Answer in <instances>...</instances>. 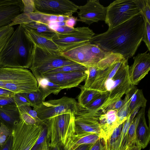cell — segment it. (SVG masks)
<instances>
[{
	"instance_id": "6da1fadb",
	"label": "cell",
	"mask_w": 150,
	"mask_h": 150,
	"mask_svg": "<svg viewBox=\"0 0 150 150\" xmlns=\"http://www.w3.org/2000/svg\"><path fill=\"white\" fill-rule=\"evenodd\" d=\"M144 26L141 13L103 33L94 35L91 44L104 52L118 54L128 59L135 54L142 41Z\"/></svg>"
},
{
	"instance_id": "7a4b0ae2",
	"label": "cell",
	"mask_w": 150,
	"mask_h": 150,
	"mask_svg": "<svg viewBox=\"0 0 150 150\" xmlns=\"http://www.w3.org/2000/svg\"><path fill=\"white\" fill-rule=\"evenodd\" d=\"M34 45L19 25L0 53V67L30 68Z\"/></svg>"
},
{
	"instance_id": "3957f363",
	"label": "cell",
	"mask_w": 150,
	"mask_h": 150,
	"mask_svg": "<svg viewBox=\"0 0 150 150\" xmlns=\"http://www.w3.org/2000/svg\"><path fill=\"white\" fill-rule=\"evenodd\" d=\"M45 122L49 147L51 148L57 145L64 147L75 134V115L73 113L57 115Z\"/></svg>"
},
{
	"instance_id": "277c9868",
	"label": "cell",
	"mask_w": 150,
	"mask_h": 150,
	"mask_svg": "<svg viewBox=\"0 0 150 150\" xmlns=\"http://www.w3.org/2000/svg\"><path fill=\"white\" fill-rule=\"evenodd\" d=\"M38 82L26 69L0 67V88L14 93L36 91Z\"/></svg>"
},
{
	"instance_id": "5b68a950",
	"label": "cell",
	"mask_w": 150,
	"mask_h": 150,
	"mask_svg": "<svg viewBox=\"0 0 150 150\" xmlns=\"http://www.w3.org/2000/svg\"><path fill=\"white\" fill-rule=\"evenodd\" d=\"M77 63L67 58L59 52H54L34 45L32 63L30 69L37 81L47 72L64 66Z\"/></svg>"
},
{
	"instance_id": "8992f818",
	"label": "cell",
	"mask_w": 150,
	"mask_h": 150,
	"mask_svg": "<svg viewBox=\"0 0 150 150\" xmlns=\"http://www.w3.org/2000/svg\"><path fill=\"white\" fill-rule=\"evenodd\" d=\"M106 24L110 30L141 13L134 0H116L106 7Z\"/></svg>"
},
{
	"instance_id": "52a82bcc",
	"label": "cell",
	"mask_w": 150,
	"mask_h": 150,
	"mask_svg": "<svg viewBox=\"0 0 150 150\" xmlns=\"http://www.w3.org/2000/svg\"><path fill=\"white\" fill-rule=\"evenodd\" d=\"M43 127L41 125L28 124L21 119L12 130L11 150H31Z\"/></svg>"
},
{
	"instance_id": "ba28073f",
	"label": "cell",
	"mask_w": 150,
	"mask_h": 150,
	"mask_svg": "<svg viewBox=\"0 0 150 150\" xmlns=\"http://www.w3.org/2000/svg\"><path fill=\"white\" fill-rule=\"evenodd\" d=\"M33 109L36 112L39 118L44 122L50 117L63 113L72 112L75 115L80 110L75 99L65 96L44 101L40 107Z\"/></svg>"
},
{
	"instance_id": "9c48e42d",
	"label": "cell",
	"mask_w": 150,
	"mask_h": 150,
	"mask_svg": "<svg viewBox=\"0 0 150 150\" xmlns=\"http://www.w3.org/2000/svg\"><path fill=\"white\" fill-rule=\"evenodd\" d=\"M61 53L69 59L87 68L95 66L107 54L97 45L91 42Z\"/></svg>"
},
{
	"instance_id": "30bf717a",
	"label": "cell",
	"mask_w": 150,
	"mask_h": 150,
	"mask_svg": "<svg viewBox=\"0 0 150 150\" xmlns=\"http://www.w3.org/2000/svg\"><path fill=\"white\" fill-rule=\"evenodd\" d=\"M95 33L88 27H77L74 33L68 34L57 33L52 41L59 47L61 53L72 48L90 42Z\"/></svg>"
},
{
	"instance_id": "8fae6325",
	"label": "cell",
	"mask_w": 150,
	"mask_h": 150,
	"mask_svg": "<svg viewBox=\"0 0 150 150\" xmlns=\"http://www.w3.org/2000/svg\"><path fill=\"white\" fill-rule=\"evenodd\" d=\"M111 81L112 87L109 91L107 100L99 109L103 113L108 106L121 99L133 86L130 81L128 72L123 69H119Z\"/></svg>"
},
{
	"instance_id": "7c38bea8",
	"label": "cell",
	"mask_w": 150,
	"mask_h": 150,
	"mask_svg": "<svg viewBox=\"0 0 150 150\" xmlns=\"http://www.w3.org/2000/svg\"><path fill=\"white\" fill-rule=\"evenodd\" d=\"M35 11L54 16H72L79 6L69 0H34Z\"/></svg>"
},
{
	"instance_id": "4fadbf2b",
	"label": "cell",
	"mask_w": 150,
	"mask_h": 150,
	"mask_svg": "<svg viewBox=\"0 0 150 150\" xmlns=\"http://www.w3.org/2000/svg\"><path fill=\"white\" fill-rule=\"evenodd\" d=\"M101 110L93 112L85 109H80L75 115V134L84 135L100 134L99 118Z\"/></svg>"
},
{
	"instance_id": "5bb4252c",
	"label": "cell",
	"mask_w": 150,
	"mask_h": 150,
	"mask_svg": "<svg viewBox=\"0 0 150 150\" xmlns=\"http://www.w3.org/2000/svg\"><path fill=\"white\" fill-rule=\"evenodd\" d=\"M77 21L88 25L99 21H105L106 8L98 0H89L83 6H79Z\"/></svg>"
},
{
	"instance_id": "9a60e30c",
	"label": "cell",
	"mask_w": 150,
	"mask_h": 150,
	"mask_svg": "<svg viewBox=\"0 0 150 150\" xmlns=\"http://www.w3.org/2000/svg\"><path fill=\"white\" fill-rule=\"evenodd\" d=\"M88 74V71L46 73L42 78L56 84L62 90L77 86L85 80Z\"/></svg>"
},
{
	"instance_id": "2e32d148",
	"label": "cell",
	"mask_w": 150,
	"mask_h": 150,
	"mask_svg": "<svg viewBox=\"0 0 150 150\" xmlns=\"http://www.w3.org/2000/svg\"><path fill=\"white\" fill-rule=\"evenodd\" d=\"M134 62L129 67V78L132 85H137L150 70V54L147 51L138 54L133 57Z\"/></svg>"
},
{
	"instance_id": "e0dca14e",
	"label": "cell",
	"mask_w": 150,
	"mask_h": 150,
	"mask_svg": "<svg viewBox=\"0 0 150 150\" xmlns=\"http://www.w3.org/2000/svg\"><path fill=\"white\" fill-rule=\"evenodd\" d=\"M116 110H110L100 115L99 122L100 136L105 142L111 135L114 129L121 124L118 119Z\"/></svg>"
},
{
	"instance_id": "ac0fdd59",
	"label": "cell",
	"mask_w": 150,
	"mask_h": 150,
	"mask_svg": "<svg viewBox=\"0 0 150 150\" xmlns=\"http://www.w3.org/2000/svg\"><path fill=\"white\" fill-rule=\"evenodd\" d=\"M125 60V58L122 59L104 70H99L94 81L89 89L101 92L107 91L106 86L107 81L113 77Z\"/></svg>"
},
{
	"instance_id": "d6986e66",
	"label": "cell",
	"mask_w": 150,
	"mask_h": 150,
	"mask_svg": "<svg viewBox=\"0 0 150 150\" xmlns=\"http://www.w3.org/2000/svg\"><path fill=\"white\" fill-rule=\"evenodd\" d=\"M56 20L55 16L47 15L37 11L30 13L23 12L18 15L9 25L13 26L16 25L25 24L34 22H37L49 25Z\"/></svg>"
},
{
	"instance_id": "ffe728a7",
	"label": "cell",
	"mask_w": 150,
	"mask_h": 150,
	"mask_svg": "<svg viewBox=\"0 0 150 150\" xmlns=\"http://www.w3.org/2000/svg\"><path fill=\"white\" fill-rule=\"evenodd\" d=\"M23 10L22 0L17 3L0 6V28L8 25Z\"/></svg>"
},
{
	"instance_id": "44dd1931",
	"label": "cell",
	"mask_w": 150,
	"mask_h": 150,
	"mask_svg": "<svg viewBox=\"0 0 150 150\" xmlns=\"http://www.w3.org/2000/svg\"><path fill=\"white\" fill-rule=\"evenodd\" d=\"M21 120L16 105L0 106V121L12 131Z\"/></svg>"
},
{
	"instance_id": "7402d4cb",
	"label": "cell",
	"mask_w": 150,
	"mask_h": 150,
	"mask_svg": "<svg viewBox=\"0 0 150 150\" xmlns=\"http://www.w3.org/2000/svg\"><path fill=\"white\" fill-rule=\"evenodd\" d=\"M135 136L136 144L139 146L141 149L146 147L150 139V129L147 125L145 112L142 116L138 123Z\"/></svg>"
},
{
	"instance_id": "603a6c76",
	"label": "cell",
	"mask_w": 150,
	"mask_h": 150,
	"mask_svg": "<svg viewBox=\"0 0 150 150\" xmlns=\"http://www.w3.org/2000/svg\"><path fill=\"white\" fill-rule=\"evenodd\" d=\"M101 138L99 134H91L84 135L75 134L63 147L64 150H74L82 145L93 144Z\"/></svg>"
},
{
	"instance_id": "cb8c5ba5",
	"label": "cell",
	"mask_w": 150,
	"mask_h": 150,
	"mask_svg": "<svg viewBox=\"0 0 150 150\" xmlns=\"http://www.w3.org/2000/svg\"><path fill=\"white\" fill-rule=\"evenodd\" d=\"M22 26L26 35L34 45L49 51L60 52L59 47L52 40L39 35L27 27Z\"/></svg>"
},
{
	"instance_id": "d4e9b609",
	"label": "cell",
	"mask_w": 150,
	"mask_h": 150,
	"mask_svg": "<svg viewBox=\"0 0 150 150\" xmlns=\"http://www.w3.org/2000/svg\"><path fill=\"white\" fill-rule=\"evenodd\" d=\"M127 93L130 98V114L137 108H146L147 100L145 98L142 90L133 85Z\"/></svg>"
},
{
	"instance_id": "484cf974",
	"label": "cell",
	"mask_w": 150,
	"mask_h": 150,
	"mask_svg": "<svg viewBox=\"0 0 150 150\" xmlns=\"http://www.w3.org/2000/svg\"><path fill=\"white\" fill-rule=\"evenodd\" d=\"M21 25L37 34L50 40H52L57 34L49 25L42 23L34 22Z\"/></svg>"
},
{
	"instance_id": "4316f807",
	"label": "cell",
	"mask_w": 150,
	"mask_h": 150,
	"mask_svg": "<svg viewBox=\"0 0 150 150\" xmlns=\"http://www.w3.org/2000/svg\"><path fill=\"white\" fill-rule=\"evenodd\" d=\"M30 106L25 105L18 107L21 119L28 124L45 125V122L39 118L36 112Z\"/></svg>"
},
{
	"instance_id": "83f0119b",
	"label": "cell",
	"mask_w": 150,
	"mask_h": 150,
	"mask_svg": "<svg viewBox=\"0 0 150 150\" xmlns=\"http://www.w3.org/2000/svg\"><path fill=\"white\" fill-rule=\"evenodd\" d=\"M81 91L77 97L78 104L80 109H85L96 96L103 92L97 90L80 87Z\"/></svg>"
},
{
	"instance_id": "f1b7e54d",
	"label": "cell",
	"mask_w": 150,
	"mask_h": 150,
	"mask_svg": "<svg viewBox=\"0 0 150 150\" xmlns=\"http://www.w3.org/2000/svg\"><path fill=\"white\" fill-rule=\"evenodd\" d=\"M21 93L34 108L40 107L47 97L44 92L38 88L35 91Z\"/></svg>"
},
{
	"instance_id": "f546056e",
	"label": "cell",
	"mask_w": 150,
	"mask_h": 150,
	"mask_svg": "<svg viewBox=\"0 0 150 150\" xmlns=\"http://www.w3.org/2000/svg\"><path fill=\"white\" fill-rule=\"evenodd\" d=\"M123 123L113 131L105 143V150H120V136Z\"/></svg>"
},
{
	"instance_id": "4dcf8cb0",
	"label": "cell",
	"mask_w": 150,
	"mask_h": 150,
	"mask_svg": "<svg viewBox=\"0 0 150 150\" xmlns=\"http://www.w3.org/2000/svg\"><path fill=\"white\" fill-rule=\"evenodd\" d=\"M37 88L44 92L47 96L51 94L57 95L62 90L58 85L43 78L37 81Z\"/></svg>"
},
{
	"instance_id": "1f68e13d",
	"label": "cell",
	"mask_w": 150,
	"mask_h": 150,
	"mask_svg": "<svg viewBox=\"0 0 150 150\" xmlns=\"http://www.w3.org/2000/svg\"><path fill=\"white\" fill-rule=\"evenodd\" d=\"M145 108H141L131 122L128 131V148L136 144L135 131L138 123L143 114L145 112Z\"/></svg>"
},
{
	"instance_id": "d6a6232c",
	"label": "cell",
	"mask_w": 150,
	"mask_h": 150,
	"mask_svg": "<svg viewBox=\"0 0 150 150\" xmlns=\"http://www.w3.org/2000/svg\"><path fill=\"white\" fill-rule=\"evenodd\" d=\"M109 93V91H107L100 94L95 98L85 109L93 112L99 111L100 108L107 100Z\"/></svg>"
},
{
	"instance_id": "836d02e7",
	"label": "cell",
	"mask_w": 150,
	"mask_h": 150,
	"mask_svg": "<svg viewBox=\"0 0 150 150\" xmlns=\"http://www.w3.org/2000/svg\"><path fill=\"white\" fill-rule=\"evenodd\" d=\"M88 68L80 64L68 65L61 67L53 69L46 73H54L59 72H68L74 71L86 72Z\"/></svg>"
},
{
	"instance_id": "e575fe53",
	"label": "cell",
	"mask_w": 150,
	"mask_h": 150,
	"mask_svg": "<svg viewBox=\"0 0 150 150\" xmlns=\"http://www.w3.org/2000/svg\"><path fill=\"white\" fill-rule=\"evenodd\" d=\"M130 114L127 120L124 122L121 136L120 150H127L129 146L128 130L132 121L130 119Z\"/></svg>"
},
{
	"instance_id": "d590c367",
	"label": "cell",
	"mask_w": 150,
	"mask_h": 150,
	"mask_svg": "<svg viewBox=\"0 0 150 150\" xmlns=\"http://www.w3.org/2000/svg\"><path fill=\"white\" fill-rule=\"evenodd\" d=\"M144 19L150 23V0H134Z\"/></svg>"
},
{
	"instance_id": "8d00e7d4",
	"label": "cell",
	"mask_w": 150,
	"mask_h": 150,
	"mask_svg": "<svg viewBox=\"0 0 150 150\" xmlns=\"http://www.w3.org/2000/svg\"><path fill=\"white\" fill-rule=\"evenodd\" d=\"M124 102L122 106L117 111V116L121 124L123 123L127 119L129 114V106L130 98L127 93L125 98Z\"/></svg>"
},
{
	"instance_id": "74e56055",
	"label": "cell",
	"mask_w": 150,
	"mask_h": 150,
	"mask_svg": "<svg viewBox=\"0 0 150 150\" xmlns=\"http://www.w3.org/2000/svg\"><path fill=\"white\" fill-rule=\"evenodd\" d=\"M14 31L13 26L7 25L0 28V53Z\"/></svg>"
},
{
	"instance_id": "f35d334b",
	"label": "cell",
	"mask_w": 150,
	"mask_h": 150,
	"mask_svg": "<svg viewBox=\"0 0 150 150\" xmlns=\"http://www.w3.org/2000/svg\"><path fill=\"white\" fill-rule=\"evenodd\" d=\"M99 71L95 66L88 68V75L85 80L84 84L82 86L84 88H90L94 81Z\"/></svg>"
},
{
	"instance_id": "ab89813d",
	"label": "cell",
	"mask_w": 150,
	"mask_h": 150,
	"mask_svg": "<svg viewBox=\"0 0 150 150\" xmlns=\"http://www.w3.org/2000/svg\"><path fill=\"white\" fill-rule=\"evenodd\" d=\"M12 134V131L1 123L0 127V146L4 144L8 137Z\"/></svg>"
},
{
	"instance_id": "60d3db41",
	"label": "cell",
	"mask_w": 150,
	"mask_h": 150,
	"mask_svg": "<svg viewBox=\"0 0 150 150\" xmlns=\"http://www.w3.org/2000/svg\"><path fill=\"white\" fill-rule=\"evenodd\" d=\"M144 26L142 41L146 45L148 50L150 51V23L144 18Z\"/></svg>"
},
{
	"instance_id": "b9f144b4",
	"label": "cell",
	"mask_w": 150,
	"mask_h": 150,
	"mask_svg": "<svg viewBox=\"0 0 150 150\" xmlns=\"http://www.w3.org/2000/svg\"><path fill=\"white\" fill-rule=\"evenodd\" d=\"M46 128L43 127L40 136L31 150H38L40 148L46 140Z\"/></svg>"
},
{
	"instance_id": "7bdbcfd3",
	"label": "cell",
	"mask_w": 150,
	"mask_h": 150,
	"mask_svg": "<svg viewBox=\"0 0 150 150\" xmlns=\"http://www.w3.org/2000/svg\"><path fill=\"white\" fill-rule=\"evenodd\" d=\"M13 98L15 103L17 107L25 105L30 106L28 101L21 93H15Z\"/></svg>"
},
{
	"instance_id": "ee69618b",
	"label": "cell",
	"mask_w": 150,
	"mask_h": 150,
	"mask_svg": "<svg viewBox=\"0 0 150 150\" xmlns=\"http://www.w3.org/2000/svg\"><path fill=\"white\" fill-rule=\"evenodd\" d=\"M24 5V13H30L35 11L34 0H22Z\"/></svg>"
},
{
	"instance_id": "f6af8a7d",
	"label": "cell",
	"mask_w": 150,
	"mask_h": 150,
	"mask_svg": "<svg viewBox=\"0 0 150 150\" xmlns=\"http://www.w3.org/2000/svg\"><path fill=\"white\" fill-rule=\"evenodd\" d=\"M52 29L54 30L57 33L62 34H68L75 32L76 30V28H71L64 25L56 27Z\"/></svg>"
},
{
	"instance_id": "bcb514c9",
	"label": "cell",
	"mask_w": 150,
	"mask_h": 150,
	"mask_svg": "<svg viewBox=\"0 0 150 150\" xmlns=\"http://www.w3.org/2000/svg\"><path fill=\"white\" fill-rule=\"evenodd\" d=\"M16 105L13 97L0 96V106Z\"/></svg>"
},
{
	"instance_id": "7dc6e473",
	"label": "cell",
	"mask_w": 150,
	"mask_h": 150,
	"mask_svg": "<svg viewBox=\"0 0 150 150\" xmlns=\"http://www.w3.org/2000/svg\"><path fill=\"white\" fill-rule=\"evenodd\" d=\"M124 102V99H121L114 104L108 106L104 110L103 113L110 110H116L118 111L122 106Z\"/></svg>"
},
{
	"instance_id": "c3c4849f",
	"label": "cell",
	"mask_w": 150,
	"mask_h": 150,
	"mask_svg": "<svg viewBox=\"0 0 150 150\" xmlns=\"http://www.w3.org/2000/svg\"><path fill=\"white\" fill-rule=\"evenodd\" d=\"M12 142V135L10 136L4 144L0 146V150H11Z\"/></svg>"
},
{
	"instance_id": "681fc988",
	"label": "cell",
	"mask_w": 150,
	"mask_h": 150,
	"mask_svg": "<svg viewBox=\"0 0 150 150\" xmlns=\"http://www.w3.org/2000/svg\"><path fill=\"white\" fill-rule=\"evenodd\" d=\"M77 20V17H75L72 16L65 21V25L68 27L74 28Z\"/></svg>"
},
{
	"instance_id": "f907efd6",
	"label": "cell",
	"mask_w": 150,
	"mask_h": 150,
	"mask_svg": "<svg viewBox=\"0 0 150 150\" xmlns=\"http://www.w3.org/2000/svg\"><path fill=\"white\" fill-rule=\"evenodd\" d=\"M14 94L11 91L0 88V96L13 97Z\"/></svg>"
},
{
	"instance_id": "816d5d0a",
	"label": "cell",
	"mask_w": 150,
	"mask_h": 150,
	"mask_svg": "<svg viewBox=\"0 0 150 150\" xmlns=\"http://www.w3.org/2000/svg\"><path fill=\"white\" fill-rule=\"evenodd\" d=\"M21 0H0V6L16 4L19 2Z\"/></svg>"
},
{
	"instance_id": "f5cc1de1",
	"label": "cell",
	"mask_w": 150,
	"mask_h": 150,
	"mask_svg": "<svg viewBox=\"0 0 150 150\" xmlns=\"http://www.w3.org/2000/svg\"><path fill=\"white\" fill-rule=\"evenodd\" d=\"M93 144H84L80 145L74 150H88Z\"/></svg>"
},
{
	"instance_id": "db71d44e",
	"label": "cell",
	"mask_w": 150,
	"mask_h": 150,
	"mask_svg": "<svg viewBox=\"0 0 150 150\" xmlns=\"http://www.w3.org/2000/svg\"><path fill=\"white\" fill-rule=\"evenodd\" d=\"M141 148L138 145L135 144L128 148L127 150H141Z\"/></svg>"
},
{
	"instance_id": "11a10c76",
	"label": "cell",
	"mask_w": 150,
	"mask_h": 150,
	"mask_svg": "<svg viewBox=\"0 0 150 150\" xmlns=\"http://www.w3.org/2000/svg\"><path fill=\"white\" fill-rule=\"evenodd\" d=\"M48 148L47 140H46L44 143L42 147L38 150H47Z\"/></svg>"
},
{
	"instance_id": "9f6ffc18",
	"label": "cell",
	"mask_w": 150,
	"mask_h": 150,
	"mask_svg": "<svg viewBox=\"0 0 150 150\" xmlns=\"http://www.w3.org/2000/svg\"><path fill=\"white\" fill-rule=\"evenodd\" d=\"M61 147L62 146H60L59 145H57L51 148V150H62L61 148Z\"/></svg>"
},
{
	"instance_id": "6f0895ef",
	"label": "cell",
	"mask_w": 150,
	"mask_h": 150,
	"mask_svg": "<svg viewBox=\"0 0 150 150\" xmlns=\"http://www.w3.org/2000/svg\"><path fill=\"white\" fill-rule=\"evenodd\" d=\"M1 122L0 121V127L1 125Z\"/></svg>"
},
{
	"instance_id": "680465c9",
	"label": "cell",
	"mask_w": 150,
	"mask_h": 150,
	"mask_svg": "<svg viewBox=\"0 0 150 150\" xmlns=\"http://www.w3.org/2000/svg\"><path fill=\"white\" fill-rule=\"evenodd\" d=\"M47 150H50L49 149V148H48L47 149Z\"/></svg>"
}]
</instances>
